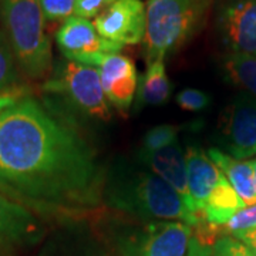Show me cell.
I'll list each match as a JSON object with an SVG mask.
<instances>
[{
    "mask_svg": "<svg viewBox=\"0 0 256 256\" xmlns=\"http://www.w3.org/2000/svg\"><path fill=\"white\" fill-rule=\"evenodd\" d=\"M106 172L90 142L50 104L24 94L0 112V192L38 216L98 208Z\"/></svg>",
    "mask_w": 256,
    "mask_h": 256,
    "instance_id": "6da1fadb",
    "label": "cell"
},
{
    "mask_svg": "<svg viewBox=\"0 0 256 256\" xmlns=\"http://www.w3.org/2000/svg\"><path fill=\"white\" fill-rule=\"evenodd\" d=\"M102 202L146 222L176 220L196 228L205 220L188 210L182 198L150 168L128 160L116 161L106 172Z\"/></svg>",
    "mask_w": 256,
    "mask_h": 256,
    "instance_id": "7a4b0ae2",
    "label": "cell"
},
{
    "mask_svg": "<svg viewBox=\"0 0 256 256\" xmlns=\"http://www.w3.org/2000/svg\"><path fill=\"white\" fill-rule=\"evenodd\" d=\"M46 22L40 0H0V24L28 80L47 78L54 64Z\"/></svg>",
    "mask_w": 256,
    "mask_h": 256,
    "instance_id": "3957f363",
    "label": "cell"
},
{
    "mask_svg": "<svg viewBox=\"0 0 256 256\" xmlns=\"http://www.w3.org/2000/svg\"><path fill=\"white\" fill-rule=\"evenodd\" d=\"M212 0H148L144 37L146 64L165 58L201 28Z\"/></svg>",
    "mask_w": 256,
    "mask_h": 256,
    "instance_id": "277c9868",
    "label": "cell"
},
{
    "mask_svg": "<svg viewBox=\"0 0 256 256\" xmlns=\"http://www.w3.org/2000/svg\"><path fill=\"white\" fill-rule=\"evenodd\" d=\"M122 256H212L194 228L176 220H146L118 235Z\"/></svg>",
    "mask_w": 256,
    "mask_h": 256,
    "instance_id": "5b68a950",
    "label": "cell"
},
{
    "mask_svg": "<svg viewBox=\"0 0 256 256\" xmlns=\"http://www.w3.org/2000/svg\"><path fill=\"white\" fill-rule=\"evenodd\" d=\"M42 90L60 97L74 111L86 117L100 121L111 120L110 102L102 92L100 74L96 67L62 58L53 64Z\"/></svg>",
    "mask_w": 256,
    "mask_h": 256,
    "instance_id": "8992f818",
    "label": "cell"
},
{
    "mask_svg": "<svg viewBox=\"0 0 256 256\" xmlns=\"http://www.w3.org/2000/svg\"><path fill=\"white\" fill-rule=\"evenodd\" d=\"M216 140L235 160L256 156V97L240 94L229 102L218 120Z\"/></svg>",
    "mask_w": 256,
    "mask_h": 256,
    "instance_id": "52a82bcc",
    "label": "cell"
},
{
    "mask_svg": "<svg viewBox=\"0 0 256 256\" xmlns=\"http://www.w3.org/2000/svg\"><path fill=\"white\" fill-rule=\"evenodd\" d=\"M56 43L63 58L92 67H98L107 56L120 53L124 47L98 34L92 22L77 16L62 23Z\"/></svg>",
    "mask_w": 256,
    "mask_h": 256,
    "instance_id": "ba28073f",
    "label": "cell"
},
{
    "mask_svg": "<svg viewBox=\"0 0 256 256\" xmlns=\"http://www.w3.org/2000/svg\"><path fill=\"white\" fill-rule=\"evenodd\" d=\"M98 34L121 46L144 42L146 8L142 0H116L106 12L92 20Z\"/></svg>",
    "mask_w": 256,
    "mask_h": 256,
    "instance_id": "9c48e42d",
    "label": "cell"
},
{
    "mask_svg": "<svg viewBox=\"0 0 256 256\" xmlns=\"http://www.w3.org/2000/svg\"><path fill=\"white\" fill-rule=\"evenodd\" d=\"M218 30L230 52L256 56V0H225Z\"/></svg>",
    "mask_w": 256,
    "mask_h": 256,
    "instance_id": "30bf717a",
    "label": "cell"
},
{
    "mask_svg": "<svg viewBox=\"0 0 256 256\" xmlns=\"http://www.w3.org/2000/svg\"><path fill=\"white\" fill-rule=\"evenodd\" d=\"M44 235L40 216L0 192V250L32 246Z\"/></svg>",
    "mask_w": 256,
    "mask_h": 256,
    "instance_id": "8fae6325",
    "label": "cell"
},
{
    "mask_svg": "<svg viewBox=\"0 0 256 256\" xmlns=\"http://www.w3.org/2000/svg\"><path fill=\"white\" fill-rule=\"evenodd\" d=\"M102 92L114 108L126 114L134 100L138 88V73L136 64L127 56H107L97 67Z\"/></svg>",
    "mask_w": 256,
    "mask_h": 256,
    "instance_id": "7c38bea8",
    "label": "cell"
},
{
    "mask_svg": "<svg viewBox=\"0 0 256 256\" xmlns=\"http://www.w3.org/2000/svg\"><path fill=\"white\" fill-rule=\"evenodd\" d=\"M138 158L141 164L150 168L154 174L158 175L182 198L188 210L196 215H201L195 210L191 195H190L186 158H185V151L178 141H175L171 146H165L162 150L152 151V152L140 150Z\"/></svg>",
    "mask_w": 256,
    "mask_h": 256,
    "instance_id": "4fadbf2b",
    "label": "cell"
},
{
    "mask_svg": "<svg viewBox=\"0 0 256 256\" xmlns=\"http://www.w3.org/2000/svg\"><path fill=\"white\" fill-rule=\"evenodd\" d=\"M186 170H188V188L196 212L202 215V210L210 192L220 182L222 172L210 161L200 146L190 144L185 151Z\"/></svg>",
    "mask_w": 256,
    "mask_h": 256,
    "instance_id": "5bb4252c",
    "label": "cell"
},
{
    "mask_svg": "<svg viewBox=\"0 0 256 256\" xmlns=\"http://www.w3.org/2000/svg\"><path fill=\"white\" fill-rule=\"evenodd\" d=\"M210 161L218 166L222 175L228 180L239 198L246 205L256 202V182L252 161L235 160L220 148H210L208 151Z\"/></svg>",
    "mask_w": 256,
    "mask_h": 256,
    "instance_id": "9a60e30c",
    "label": "cell"
},
{
    "mask_svg": "<svg viewBox=\"0 0 256 256\" xmlns=\"http://www.w3.org/2000/svg\"><path fill=\"white\" fill-rule=\"evenodd\" d=\"M244 206L245 204L239 198L236 191L222 175L218 185L210 192V198L204 205L202 216L208 225L214 228H220L225 226L226 222Z\"/></svg>",
    "mask_w": 256,
    "mask_h": 256,
    "instance_id": "2e32d148",
    "label": "cell"
},
{
    "mask_svg": "<svg viewBox=\"0 0 256 256\" xmlns=\"http://www.w3.org/2000/svg\"><path fill=\"white\" fill-rule=\"evenodd\" d=\"M172 92V84L165 72V58H156L148 64L146 72L138 80L137 104L142 106H164Z\"/></svg>",
    "mask_w": 256,
    "mask_h": 256,
    "instance_id": "e0dca14e",
    "label": "cell"
},
{
    "mask_svg": "<svg viewBox=\"0 0 256 256\" xmlns=\"http://www.w3.org/2000/svg\"><path fill=\"white\" fill-rule=\"evenodd\" d=\"M222 68L229 82L256 97V56L229 52L222 58Z\"/></svg>",
    "mask_w": 256,
    "mask_h": 256,
    "instance_id": "ac0fdd59",
    "label": "cell"
},
{
    "mask_svg": "<svg viewBox=\"0 0 256 256\" xmlns=\"http://www.w3.org/2000/svg\"><path fill=\"white\" fill-rule=\"evenodd\" d=\"M20 70L12 50L4 28L0 24V94H6L23 87L20 84Z\"/></svg>",
    "mask_w": 256,
    "mask_h": 256,
    "instance_id": "d6986e66",
    "label": "cell"
},
{
    "mask_svg": "<svg viewBox=\"0 0 256 256\" xmlns=\"http://www.w3.org/2000/svg\"><path fill=\"white\" fill-rule=\"evenodd\" d=\"M178 130L180 128L176 126H171V124H161V126H156L151 130H148L142 138L141 151L152 152V151H158L165 146H171L172 142L178 141L176 140Z\"/></svg>",
    "mask_w": 256,
    "mask_h": 256,
    "instance_id": "ffe728a7",
    "label": "cell"
},
{
    "mask_svg": "<svg viewBox=\"0 0 256 256\" xmlns=\"http://www.w3.org/2000/svg\"><path fill=\"white\" fill-rule=\"evenodd\" d=\"M175 100L180 108L191 112L205 110L210 104V94L198 88H184L180 92H176Z\"/></svg>",
    "mask_w": 256,
    "mask_h": 256,
    "instance_id": "44dd1931",
    "label": "cell"
},
{
    "mask_svg": "<svg viewBox=\"0 0 256 256\" xmlns=\"http://www.w3.org/2000/svg\"><path fill=\"white\" fill-rule=\"evenodd\" d=\"M225 228L234 236L245 234L256 229V202L252 205H246L239 210L230 220L226 222Z\"/></svg>",
    "mask_w": 256,
    "mask_h": 256,
    "instance_id": "7402d4cb",
    "label": "cell"
},
{
    "mask_svg": "<svg viewBox=\"0 0 256 256\" xmlns=\"http://www.w3.org/2000/svg\"><path fill=\"white\" fill-rule=\"evenodd\" d=\"M47 22H64L74 16L76 0H40Z\"/></svg>",
    "mask_w": 256,
    "mask_h": 256,
    "instance_id": "603a6c76",
    "label": "cell"
},
{
    "mask_svg": "<svg viewBox=\"0 0 256 256\" xmlns=\"http://www.w3.org/2000/svg\"><path fill=\"white\" fill-rule=\"evenodd\" d=\"M212 256H256L254 250L235 236H222L212 248Z\"/></svg>",
    "mask_w": 256,
    "mask_h": 256,
    "instance_id": "cb8c5ba5",
    "label": "cell"
},
{
    "mask_svg": "<svg viewBox=\"0 0 256 256\" xmlns=\"http://www.w3.org/2000/svg\"><path fill=\"white\" fill-rule=\"evenodd\" d=\"M116 0H76L74 16L82 18H96L110 8Z\"/></svg>",
    "mask_w": 256,
    "mask_h": 256,
    "instance_id": "d4e9b609",
    "label": "cell"
},
{
    "mask_svg": "<svg viewBox=\"0 0 256 256\" xmlns=\"http://www.w3.org/2000/svg\"><path fill=\"white\" fill-rule=\"evenodd\" d=\"M26 92H28V88L23 86V87H20L18 90H14V92H6V94H0V112L4 110V108H8L9 106H12L14 101H18L22 96L28 94Z\"/></svg>",
    "mask_w": 256,
    "mask_h": 256,
    "instance_id": "484cf974",
    "label": "cell"
},
{
    "mask_svg": "<svg viewBox=\"0 0 256 256\" xmlns=\"http://www.w3.org/2000/svg\"><path fill=\"white\" fill-rule=\"evenodd\" d=\"M235 238H238L239 240H242L246 246H249L254 250V254L256 255V229L249 230V232H245V234H240V235H236Z\"/></svg>",
    "mask_w": 256,
    "mask_h": 256,
    "instance_id": "4316f807",
    "label": "cell"
},
{
    "mask_svg": "<svg viewBox=\"0 0 256 256\" xmlns=\"http://www.w3.org/2000/svg\"><path fill=\"white\" fill-rule=\"evenodd\" d=\"M252 165H254V172H255V182H256V158L252 161Z\"/></svg>",
    "mask_w": 256,
    "mask_h": 256,
    "instance_id": "83f0119b",
    "label": "cell"
}]
</instances>
